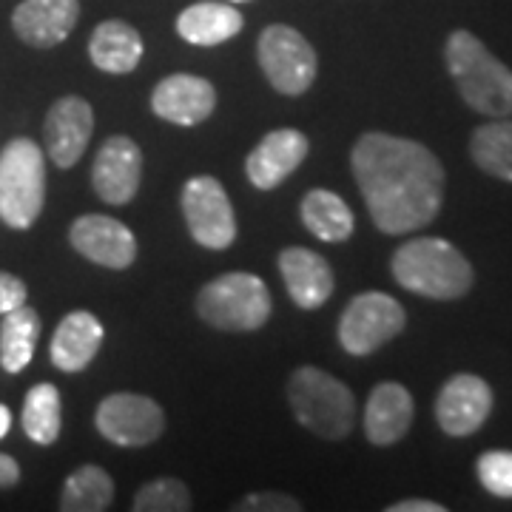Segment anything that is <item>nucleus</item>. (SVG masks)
I'll use <instances>...</instances> for the list:
<instances>
[{"label":"nucleus","instance_id":"393cba45","mask_svg":"<svg viewBox=\"0 0 512 512\" xmlns=\"http://www.w3.org/2000/svg\"><path fill=\"white\" fill-rule=\"evenodd\" d=\"M40 339V316L35 308L20 305L15 311L3 313L0 322V365L9 373H20L32 362Z\"/></svg>","mask_w":512,"mask_h":512},{"label":"nucleus","instance_id":"aec40b11","mask_svg":"<svg viewBox=\"0 0 512 512\" xmlns=\"http://www.w3.org/2000/svg\"><path fill=\"white\" fill-rule=\"evenodd\" d=\"M100 345H103L100 319L89 311H72L57 325L52 345H49V359L63 373H80L92 365Z\"/></svg>","mask_w":512,"mask_h":512},{"label":"nucleus","instance_id":"cd10ccee","mask_svg":"<svg viewBox=\"0 0 512 512\" xmlns=\"http://www.w3.org/2000/svg\"><path fill=\"white\" fill-rule=\"evenodd\" d=\"M137 512H185L191 510V493L180 478H154L134 495Z\"/></svg>","mask_w":512,"mask_h":512},{"label":"nucleus","instance_id":"bb28decb","mask_svg":"<svg viewBox=\"0 0 512 512\" xmlns=\"http://www.w3.org/2000/svg\"><path fill=\"white\" fill-rule=\"evenodd\" d=\"M111 501H114V481L109 473L97 464H86L66 478L63 495H60V510L103 512L109 510Z\"/></svg>","mask_w":512,"mask_h":512},{"label":"nucleus","instance_id":"ddd939ff","mask_svg":"<svg viewBox=\"0 0 512 512\" xmlns=\"http://www.w3.org/2000/svg\"><path fill=\"white\" fill-rule=\"evenodd\" d=\"M69 242L77 254L111 271H123L137 259V239L131 228L103 214H86L74 220L69 228Z\"/></svg>","mask_w":512,"mask_h":512},{"label":"nucleus","instance_id":"4468645a","mask_svg":"<svg viewBox=\"0 0 512 512\" xmlns=\"http://www.w3.org/2000/svg\"><path fill=\"white\" fill-rule=\"evenodd\" d=\"M94 131V111L83 97H60L46 114V154L57 168H72L86 154Z\"/></svg>","mask_w":512,"mask_h":512},{"label":"nucleus","instance_id":"20e7f679","mask_svg":"<svg viewBox=\"0 0 512 512\" xmlns=\"http://www.w3.org/2000/svg\"><path fill=\"white\" fill-rule=\"evenodd\" d=\"M288 402L296 421L319 439L339 441L350 436L356 421V399L345 382L319 367H299L288 382Z\"/></svg>","mask_w":512,"mask_h":512},{"label":"nucleus","instance_id":"423d86ee","mask_svg":"<svg viewBox=\"0 0 512 512\" xmlns=\"http://www.w3.org/2000/svg\"><path fill=\"white\" fill-rule=\"evenodd\" d=\"M274 311L271 291L256 274L234 271L211 279L202 285L197 296V313L211 328L228 333H248L259 330Z\"/></svg>","mask_w":512,"mask_h":512},{"label":"nucleus","instance_id":"2eb2a0df","mask_svg":"<svg viewBox=\"0 0 512 512\" xmlns=\"http://www.w3.org/2000/svg\"><path fill=\"white\" fill-rule=\"evenodd\" d=\"M151 109L174 126H200L217 109V89L197 74H168L151 92Z\"/></svg>","mask_w":512,"mask_h":512},{"label":"nucleus","instance_id":"b1692460","mask_svg":"<svg viewBox=\"0 0 512 512\" xmlns=\"http://www.w3.org/2000/svg\"><path fill=\"white\" fill-rule=\"evenodd\" d=\"M473 163L495 180L512 183V117H490L470 137Z\"/></svg>","mask_w":512,"mask_h":512},{"label":"nucleus","instance_id":"0eeeda50","mask_svg":"<svg viewBox=\"0 0 512 512\" xmlns=\"http://www.w3.org/2000/svg\"><path fill=\"white\" fill-rule=\"evenodd\" d=\"M407 325L402 302L390 293L365 291L353 296L339 319V342L350 356H370L396 339Z\"/></svg>","mask_w":512,"mask_h":512},{"label":"nucleus","instance_id":"f257e3e1","mask_svg":"<svg viewBox=\"0 0 512 512\" xmlns=\"http://www.w3.org/2000/svg\"><path fill=\"white\" fill-rule=\"evenodd\" d=\"M350 168L373 225L390 234H410L439 217L444 202V168L416 140L367 131L356 140Z\"/></svg>","mask_w":512,"mask_h":512},{"label":"nucleus","instance_id":"c85d7f7f","mask_svg":"<svg viewBox=\"0 0 512 512\" xmlns=\"http://www.w3.org/2000/svg\"><path fill=\"white\" fill-rule=\"evenodd\" d=\"M481 487L495 498H512V450H487L476 464Z\"/></svg>","mask_w":512,"mask_h":512},{"label":"nucleus","instance_id":"9d476101","mask_svg":"<svg viewBox=\"0 0 512 512\" xmlns=\"http://www.w3.org/2000/svg\"><path fill=\"white\" fill-rule=\"evenodd\" d=\"M97 433L117 447H148L165 430L160 404L140 393H111L94 413Z\"/></svg>","mask_w":512,"mask_h":512},{"label":"nucleus","instance_id":"6e6552de","mask_svg":"<svg viewBox=\"0 0 512 512\" xmlns=\"http://www.w3.org/2000/svg\"><path fill=\"white\" fill-rule=\"evenodd\" d=\"M256 57L259 66L268 77V83L279 94L299 97L313 86L316 80V52L313 46L291 26L274 23L268 26L259 43H256Z\"/></svg>","mask_w":512,"mask_h":512},{"label":"nucleus","instance_id":"a211bd4d","mask_svg":"<svg viewBox=\"0 0 512 512\" xmlns=\"http://www.w3.org/2000/svg\"><path fill=\"white\" fill-rule=\"evenodd\" d=\"M279 274L285 279L293 305H299L302 311L322 308L333 293V271L328 259L311 248H299V245L285 248L279 254Z\"/></svg>","mask_w":512,"mask_h":512},{"label":"nucleus","instance_id":"39448f33","mask_svg":"<svg viewBox=\"0 0 512 512\" xmlns=\"http://www.w3.org/2000/svg\"><path fill=\"white\" fill-rule=\"evenodd\" d=\"M46 202V157L29 137H15L0 151V220L15 231L32 228Z\"/></svg>","mask_w":512,"mask_h":512},{"label":"nucleus","instance_id":"7ed1b4c3","mask_svg":"<svg viewBox=\"0 0 512 512\" xmlns=\"http://www.w3.org/2000/svg\"><path fill=\"white\" fill-rule=\"evenodd\" d=\"M444 60L461 100L487 117L512 114V69L467 29H456L444 43Z\"/></svg>","mask_w":512,"mask_h":512},{"label":"nucleus","instance_id":"5701e85b","mask_svg":"<svg viewBox=\"0 0 512 512\" xmlns=\"http://www.w3.org/2000/svg\"><path fill=\"white\" fill-rule=\"evenodd\" d=\"M299 214H302L305 228L322 242H348L353 237V228H356L353 211L348 208V202L328 188L308 191Z\"/></svg>","mask_w":512,"mask_h":512},{"label":"nucleus","instance_id":"dca6fc26","mask_svg":"<svg viewBox=\"0 0 512 512\" xmlns=\"http://www.w3.org/2000/svg\"><path fill=\"white\" fill-rule=\"evenodd\" d=\"M308 157V137L296 128H276L262 137V143L248 154L245 174L259 191L282 185Z\"/></svg>","mask_w":512,"mask_h":512},{"label":"nucleus","instance_id":"2f4dec72","mask_svg":"<svg viewBox=\"0 0 512 512\" xmlns=\"http://www.w3.org/2000/svg\"><path fill=\"white\" fill-rule=\"evenodd\" d=\"M387 512H444V507L439 501H427V498H407V501L387 507Z\"/></svg>","mask_w":512,"mask_h":512},{"label":"nucleus","instance_id":"4be33fe9","mask_svg":"<svg viewBox=\"0 0 512 512\" xmlns=\"http://www.w3.org/2000/svg\"><path fill=\"white\" fill-rule=\"evenodd\" d=\"M242 15L231 3H214L202 0L188 6L177 18V32L191 46H220L225 40L242 32Z\"/></svg>","mask_w":512,"mask_h":512},{"label":"nucleus","instance_id":"7c9ffc66","mask_svg":"<svg viewBox=\"0 0 512 512\" xmlns=\"http://www.w3.org/2000/svg\"><path fill=\"white\" fill-rule=\"evenodd\" d=\"M26 296H29V291H26V282L23 279L0 271V316L15 311L20 305H26Z\"/></svg>","mask_w":512,"mask_h":512},{"label":"nucleus","instance_id":"473e14b6","mask_svg":"<svg viewBox=\"0 0 512 512\" xmlns=\"http://www.w3.org/2000/svg\"><path fill=\"white\" fill-rule=\"evenodd\" d=\"M20 481V464L12 456L0 453V487H15Z\"/></svg>","mask_w":512,"mask_h":512},{"label":"nucleus","instance_id":"f8f14e48","mask_svg":"<svg viewBox=\"0 0 512 512\" xmlns=\"http://www.w3.org/2000/svg\"><path fill=\"white\" fill-rule=\"evenodd\" d=\"M493 410V390L481 376L458 373L447 379L436 399V421L447 436H473Z\"/></svg>","mask_w":512,"mask_h":512},{"label":"nucleus","instance_id":"a878e982","mask_svg":"<svg viewBox=\"0 0 512 512\" xmlns=\"http://www.w3.org/2000/svg\"><path fill=\"white\" fill-rule=\"evenodd\" d=\"M23 433L35 444H55L60 439V427H63V407H60V393L55 384L40 382L35 384L26 399H23Z\"/></svg>","mask_w":512,"mask_h":512},{"label":"nucleus","instance_id":"9b49d317","mask_svg":"<svg viewBox=\"0 0 512 512\" xmlns=\"http://www.w3.org/2000/svg\"><path fill=\"white\" fill-rule=\"evenodd\" d=\"M140 180H143V151H140V146L126 134L109 137L94 157V194L109 205H126L137 197Z\"/></svg>","mask_w":512,"mask_h":512},{"label":"nucleus","instance_id":"f3484780","mask_svg":"<svg viewBox=\"0 0 512 512\" xmlns=\"http://www.w3.org/2000/svg\"><path fill=\"white\" fill-rule=\"evenodd\" d=\"M77 18L80 0H23L12 12V29L35 49H52L72 35Z\"/></svg>","mask_w":512,"mask_h":512},{"label":"nucleus","instance_id":"1a4fd4ad","mask_svg":"<svg viewBox=\"0 0 512 512\" xmlns=\"http://www.w3.org/2000/svg\"><path fill=\"white\" fill-rule=\"evenodd\" d=\"M183 214L191 237L202 248L225 251L237 239V217L217 177H191L183 188Z\"/></svg>","mask_w":512,"mask_h":512},{"label":"nucleus","instance_id":"72a5a7b5","mask_svg":"<svg viewBox=\"0 0 512 512\" xmlns=\"http://www.w3.org/2000/svg\"><path fill=\"white\" fill-rule=\"evenodd\" d=\"M9 427H12V413H9L6 404H0V439H6Z\"/></svg>","mask_w":512,"mask_h":512},{"label":"nucleus","instance_id":"412c9836","mask_svg":"<svg viewBox=\"0 0 512 512\" xmlns=\"http://www.w3.org/2000/svg\"><path fill=\"white\" fill-rule=\"evenodd\" d=\"M143 37L126 20H103L92 32L89 57L100 72L128 74L143 60Z\"/></svg>","mask_w":512,"mask_h":512},{"label":"nucleus","instance_id":"6ab92c4d","mask_svg":"<svg viewBox=\"0 0 512 512\" xmlns=\"http://www.w3.org/2000/svg\"><path fill=\"white\" fill-rule=\"evenodd\" d=\"M413 396L399 382H382L373 387L365 407V436L376 447L402 441L413 424Z\"/></svg>","mask_w":512,"mask_h":512},{"label":"nucleus","instance_id":"c756f323","mask_svg":"<svg viewBox=\"0 0 512 512\" xmlns=\"http://www.w3.org/2000/svg\"><path fill=\"white\" fill-rule=\"evenodd\" d=\"M239 510H256V512H296L299 501L291 495L282 493H254L245 495V501L239 504Z\"/></svg>","mask_w":512,"mask_h":512},{"label":"nucleus","instance_id":"f03ea898","mask_svg":"<svg viewBox=\"0 0 512 512\" xmlns=\"http://www.w3.org/2000/svg\"><path fill=\"white\" fill-rule=\"evenodd\" d=\"M390 271L404 291L441 302L461 299L473 288V265L453 242L441 237H416L399 245Z\"/></svg>","mask_w":512,"mask_h":512}]
</instances>
